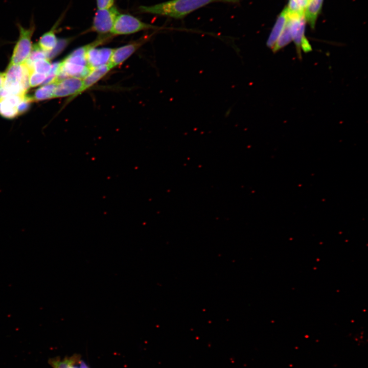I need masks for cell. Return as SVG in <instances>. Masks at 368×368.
<instances>
[{
    "label": "cell",
    "mask_w": 368,
    "mask_h": 368,
    "mask_svg": "<svg viewBox=\"0 0 368 368\" xmlns=\"http://www.w3.org/2000/svg\"><path fill=\"white\" fill-rule=\"evenodd\" d=\"M25 95H8L4 97L0 100V115L9 119L19 115L18 106Z\"/></svg>",
    "instance_id": "cell-10"
},
{
    "label": "cell",
    "mask_w": 368,
    "mask_h": 368,
    "mask_svg": "<svg viewBox=\"0 0 368 368\" xmlns=\"http://www.w3.org/2000/svg\"><path fill=\"white\" fill-rule=\"evenodd\" d=\"M82 87V79L68 77L59 81L55 89L53 98L71 96L73 98L80 94Z\"/></svg>",
    "instance_id": "cell-9"
},
{
    "label": "cell",
    "mask_w": 368,
    "mask_h": 368,
    "mask_svg": "<svg viewBox=\"0 0 368 368\" xmlns=\"http://www.w3.org/2000/svg\"><path fill=\"white\" fill-rule=\"evenodd\" d=\"M119 14L116 6L104 9H98L94 17L92 25L89 29L104 35L110 33L117 16Z\"/></svg>",
    "instance_id": "cell-6"
},
{
    "label": "cell",
    "mask_w": 368,
    "mask_h": 368,
    "mask_svg": "<svg viewBox=\"0 0 368 368\" xmlns=\"http://www.w3.org/2000/svg\"><path fill=\"white\" fill-rule=\"evenodd\" d=\"M300 8L305 11V8L308 3V0H295Z\"/></svg>",
    "instance_id": "cell-21"
},
{
    "label": "cell",
    "mask_w": 368,
    "mask_h": 368,
    "mask_svg": "<svg viewBox=\"0 0 368 368\" xmlns=\"http://www.w3.org/2000/svg\"><path fill=\"white\" fill-rule=\"evenodd\" d=\"M47 75L43 74L31 72L29 77V84L31 87L39 85L45 81Z\"/></svg>",
    "instance_id": "cell-19"
},
{
    "label": "cell",
    "mask_w": 368,
    "mask_h": 368,
    "mask_svg": "<svg viewBox=\"0 0 368 368\" xmlns=\"http://www.w3.org/2000/svg\"><path fill=\"white\" fill-rule=\"evenodd\" d=\"M158 27L142 21L137 18L128 14H120L117 16L110 32L112 36L128 35L141 31L157 29Z\"/></svg>",
    "instance_id": "cell-4"
},
{
    "label": "cell",
    "mask_w": 368,
    "mask_h": 368,
    "mask_svg": "<svg viewBox=\"0 0 368 368\" xmlns=\"http://www.w3.org/2000/svg\"><path fill=\"white\" fill-rule=\"evenodd\" d=\"M49 363L53 368H89L78 354L62 359L59 357L50 358Z\"/></svg>",
    "instance_id": "cell-11"
},
{
    "label": "cell",
    "mask_w": 368,
    "mask_h": 368,
    "mask_svg": "<svg viewBox=\"0 0 368 368\" xmlns=\"http://www.w3.org/2000/svg\"><path fill=\"white\" fill-rule=\"evenodd\" d=\"M88 44L80 47L69 54L59 62L57 82L68 77H78L83 79L91 70L88 67L86 53Z\"/></svg>",
    "instance_id": "cell-2"
},
{
    "label": "cell",
    "mask_w": 368,
    "mask_h": 368,
    "mask_svg": "<svg viewBox=\"0 0 368 368\" xmlns=\"http://www.w3.org/2000/svg\"><path fill=\"white\" fill-rule=\"evenodd\" d=\"M6 94L2 87H0V100H1L4 97H6Z\"/></svg>",
    "instance_id": "cell-22"
},
{
    "label": "cell",
    "mask_w": 368,
    "mask_h": 368,
    "mask_svg": "<svg viewBox=\"0 0 368 368\" xmlns=\"http://www.w3.org/2000/svg\"><path fill=\"white\" fill-rule=\"evenodd\" d=\"M19 36L14 48L12 55L9 64H22L28 59L33 48L32 37L36 26L33 17L31 19L28 27H24L17 23Z\"/></svg>",
    "instance_id": "cell-3"
},
{
    "label": "cell",
    "mask_w": 368,
    "mask_h": 368,
    "mask_svg": "<svg viewBox=\"0 0 368 368\" xmlns=\"http://www.w3.org/2000/svg\"><path fill=\"white\" fill-rule=\"evenodd\" d=\"M292 40V35L291 21L287 17L285 26L279 37L275 45L272 49L273 52H276L288 44Z\"/></svg>",
    "instance_id": "cell-16"
},
{
    "label": "cell",
    "mask_w": 368,
    "mask_h": 368,
    "mask_svg": "<svg viewBox=\"0 0 368 368\" xmlns=\"http://www.w3.org/2000/svg\"><path fill=\"white\" fill-rule=\"evenodd\" d=\"M291 21L292 40H293L297 53L301 54V51L307 53L311 50V47L305 36L306 20L304 15H288Z\"/></svg>",
    "instance_id": "cell-7"
},
{
    "label": "cell",
    "mask_w": 368,
    "mask_h": 368,
    "mask_svg": "<svg viewBox=\"0 0 368 368\" xmlns=\"http://www.w3.org/2000/svg\"><path fill=\"white\" fill-rule=\"evenodd\" d=\"M287 19V14L285 8L278 16L267 39L266 45L269 48L272 49L273 48L285 26Z\"/></svg>",
    "instance_id": "cell-14"
},
{
    "label": "cell",
    "mask_w": 368,
    "mask_h": 368,
    "mask_svg": "<svg viewBox=\"0 0 368 368\" xmlns=\"http://www.w3.org/2000/svg\"><path fill=\"white\" fill-rule=\"evenodd\" d=\"M62 19V16L60 17L53 27L40 37L37 43V45L45 53L52 51L58 42L59 39L56 35V32Z\"/></svg>",
    "instance_id": "cell-12"
},
{
    "label": "cell",
    "mask_w": 368,
    "mask_h": 368,
    "mask_svg": "<svg viewBox=\"0 0 368 368\" xmlns=\"http://www.w3.org/2000/svg\"><path fill=\"white\" fill-rule=\"evenodd\" d=\"M324 0H308L304 11L306 21L314 29L317 16L321 10Z\"/></svg>",
    "instance_id": "cell-15"
},
{
    "label": "cell",
    "mask_w": 368,
    "mask_h": 368,
    "mask_svg": "<svg viewBox=\"0 0 368 368\" xmlns=\"http://www.w3.org/2000/svg\"><path fill=\"white\" fill-rule=\"evenodd\" d=\"M150 36H143L137 40L129 44L113 49L108 64L111 69L115 67L127 60L137 49L144 44Z\"/></svg>",
    "instance_id": "cell-8"
},
{
    "label": "cell",
    "mask_w": 368,
    "mask_h": 368,
    "mask_svg": "<svg viewBox=\"0 0 368 368\" xmlns=\"http://www.w3.org/2000/svg\"><path fill=\"white\" fill-rule=\"evenodd\" d=\"M57 84V82L46 84L37 89L33 96H31L33 101H39L53 98Z\"/></svg>",
    "instance_id": "cell-17"
},
{
    "label": "cell",
    "mask_w": 368,
    "mask_h": 368,
    "mask_svg": "<svg viewBox=\"0 0 368 368\" xmlns=\"http://www.w3.org/2000/svg\"><path fill=\"white\" fill-rule=\"evenodd\" d=\"M111 70L108 64L91 70L82 79V87L80 94L96 83Z\"/></svg>",
    "instance_id": "cell-13"
},
{
    "label": "cell",
    "mask_w": 368,
    "mask_h": 368,
    "mask_svg": "<svg viewBox=\"0 0 368 368\" xmlns=\"http://www.w3.org/2000/svg\"><path fill=\"white\" fill-rule=\"evenodd\" d=\"M112 36L110 34L100 35L94 42L88 44L86 53V62L90 70L108 64L113 49L103 48H96L99 44L109 40Z\"/></svg>",
    "instance_id": "cell-5"
},
{
    "label": "cell",
    "mask_w": 368,
    "mask_h": 368,
    "mask_svg": "<svg viewBox=\"0 0 368 368\" xmlns=\"http://www.w3.org/2000/svg\"><path fill=\"white\" fill-rule=\"evenodd\" d=\"M114 0H96L98 9H108L112 7Z\"/></svg>",
    "instance_id": "cell-20"
},
{
    "label": "cell",
    "mask_w": 368,
    "mask_h": 368,
    "mask_svg": "<svg viewBox=\"0 0 368 368\" xmlns=\"http://www.w3.org/2000/svg\"><path fill=\"white\" fill-rule=\"evenodd\" d=\"M4 77V73L0 72V87L2 86Z\"/></svg>",
    "instance_id": "cell-23"
},
{
    "label": "cell",
    "mask_w": 368,
    "mask_h": 368,
    "mask_svg": "<svg viewBox=\"0 0 368 368\" xmlns=\"http://www.w3.org/2000/svg\"><path fill=\"white\" fill-rule=\"evenodd\" d=\"M27 66L30 70V73L35 72L48 76L51 70L52 64L49 59L42 58L35 61L30 66Z\"/></svg>",
    "instance_id": "cell-18"
},
{
    "label": "cell",
    "mask_w": 368,
    "mask_h": 368,
    "mask_svg": "<svg viewBox=\"0 0 368 368\" xmlns=\"http://www.w3.org/2000/svg\"><path fill=\"white\" fill-rule=\"evenodd\" d=\"M239 0H170L150 6L139 8L142 13L182 19L192 12L214 2L237 3Z\"/></svg>",
    "instance_id": "cell-1"
}]
</instances>
